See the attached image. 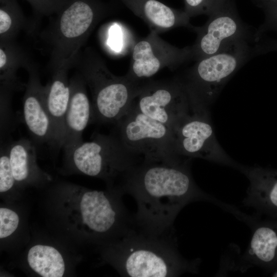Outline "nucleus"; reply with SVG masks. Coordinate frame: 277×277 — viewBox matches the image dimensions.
Listing matches in <instances>:
<instances>
[{
	"mask_svg": "<svg viewBox=\"0 0 277 277\" xmlns=\"http://www.w3.org/2000/svg\"><path fill=\"white\" fill-rule=\"evenodd\" d=\"M123 193L118 187L109 192L93 190H84L80 202L82 223L91 236L120 238L134 226L132 216L124 205Z\"/></svg>",
	"mask_w": 277,
	"mask_h": 277,
	"instance_id": "obj_8",
	"label": "nucleus"
},
{
	"mask_svg": "<svg viewBox=\"0 0 277 277\" xmlns=\"http://www.w3.org/2000/svg\"><path fill=\"white\" fill-rule=\"evenodd\" d=\"M26 69L29 77L23 98L24 122L35 143L55 149L52 124L46 105L45 86L42 84L34 63Z\"/></svg>",
	"mask_w": 277,
	"mask_h": 277,
	"instance_id": "obj_13",
	"label": "nucleus"
},
{
	"mask_svg": "<svg viewBox=\"0 0 277 277\" xmlns=\"http://www.w3.org/2000/svg\"><path fill=\"white\" fill-rule=\"evenodd\" d=\"M259 50L262 54L277 52V39L268 38L262 41L259 46Z\"/></svg>",
	"mask_w": 277,
	"mask_h": 277,
	"instance_id": "obj_26",
	"label": "nucleus"
},
{
	"mask_svg": "<svg viewBox=\"0 0 277 277\" xmlns=\"http://www.w3.org/2000/svg\"><path fill=\"white\" fill-rule=\"evenodd\" d=\"M237 169L250 182L244 204L268 217L277 219V170L240 164Z\"/></svg>",
	"mask_w": 277,
	"mask_h": 277,
	"instance_id": "obj_16",
	"label": "nucleus"
},
{
	"mask_svg": "<svg viewBox=\"0 0 277 277\" xmlns=\"http://www.w3.org/2000/svg\"><path fill=\"white\" fill-rule=\"evenodd\" d=\"M70 68L63 66L52 70L51 79L45 85L46 105L52 124L55 149L62 148L65 136V119L71 93Z\"/></svg>",
	"mask_w": 277,
	"mask_h": 277,
	"instance_id": "obj_17",
	"label": "nucleus"
},
{
	"mask_svg": "<svg viewBox=\"0 0 277 277\" xmlns=\"http://www.w3.org/2000/svg\"><path fill=\"white\" fill-rule=\"evenodd\" d=\"M30 267L43 277H62L65 264L61 253L53 247L38 244L32 246L27 254Z\"/></svg>",
	"mask_w": 277,
	"mask_h": 277,
	"instance_id": "obj_21",
	"label": "nucleus"
},
{
	"mask_svg": "<svg viewBox=\"0 0 277 277\" xmlns=\"http://www.w3.org/2000/svg\"><path fill=\"white\" fill-rule=\"evenodd\" d=\"M100 19L93 7L84 0L74 1L62 11L44 35L50 49L49 65L51 70L72 67Z\"/></svg>",
	"mask_w": 277,
	"mask_h": 277,
	"instance_id": "obj_6",
	"label": "nucleus"
},
{
	"mask_svg": "<svg viewBox=\"0 0 277 277\" xmlns=\"http://www.w3.org/2000/svg\"><path fill=\"white\" fill-rule=\"evenodd\" d=\"M70 98L65 119V133L62 148L69 152L83 142L82 135L92 123V110L86 90V84L77 72L70 78Z\"/></svg>",
	"mask_w": 277,
	"mask_h": 277,
	"instance_id": "obj_14",
	"label": "nucleus"
},
{
	"mask_svg": "<svg viewBox=\"0 0 277 277\" xmlns=\"http://www.w3.org/2000/svg\"><path fill=\"white\" fill-rule=\"evenodd\" d=\"M236 216L251 227L252 234L244 260L272 271L277 269V219L260 220L243 215Z\"/></svg>",
	"mask_w": 277,
	"mask_h": 277,
	"instance_id": "obj_15",
	"label": "nucleus"
},
{
	"mask_svg": "<svg viewBox=\"0 0 277 277\" xmlns=\"http://www.w3.org/2000/svg\"><path fill=\"white\" fill-rule=\"evenodd\" d=\"M277 0H258L261 5L264 8Z\"/></svg>",
	"mask_w": 277,
	"mask_h": 277,
	"instance_id": "obj_27",
	"label": "nucleus"
},
{
	"mask_svg": "<svg viewBox=\"0 0 277 277\" xmlns=\"http://www.w3.org/2000/svg\"><path fill=\"white\" fill-rule=\"evenodd\" d=\"M190 161H143L125 174L118 187L136 203V227L155 235L173 233L174 220L184 206L196 201L217 202L195 184Z\"/></svg>",
	"mask_w": 277,
	"mask_h": 277,
	"instance_id": "obj_1",
	"label": "nucleus"
},
{
	"mask_svg": "<svg viewBox=\"0 0 277 277\" xmlns=\"http://www.w3.org/2000/svg\"><path fill=\"white\" fill-rule=\"evenodd\" d=\"M154 31L134 45L126 75L142 82L164 68L174 69L192 60L191 47L180 48L166 42Z\"/></svg>",
	"mask_w": 277,
	"mask_h": 277,
	"instance_id": "obj_12",
	"label": "nucleus"
},
{
	"mask_svg": "<svg viewBox=\"0 0 277 277\" xmlns=\"http://www.w3.org/2000/svg\"><path fill=\"white\" fill-rule=\"evenodd\" d=\"M72 67L76 68L92 96V123L115 124L129 110L143 82L126 74L116 76L90 47L81 51Z\"/></svg>",
	"mask_w": 277,
	"mask_h": 277,
	"instance_id": "obj_3",
	"label": "nucleus"
},
{
	"mask_svg": "<svg viewBox=\"0 0 277 277\" xmlns=\"http://www.w3.org/2000/svg\"><path fill=\"white\" fill-rule=\"evenodd\" d=\"M9 161L16 183H39L48 177L36 164V149L34 143L26 138L8 143Z\"/></svg>",
	"mask_w": 277,
	"mask_h": 277,
	"instance_id": "obj_20",
	"label": "nucleus"
},
{
	"mask_svg": "<svg viewBox=\"0 0 277 277\" xmlns=\"http://www.w3.org/2000/svg\"><path fill=\"white\" fill-rule=\"evenodd\" d=\"M32 62L14 40L0 41V94L12 96L14 92L25 89L26 84L17 76L18 69H26Z\"/></svg>",
	"mask_w": 277,
	"mask_h": 277,
	"instance_id": "obj_19",
	"label": "nucleus"
},
{
	"mask_svg": "<svg viewBox=\"0 0 277 277\" xmlns=\"http://www.w3.org/2000/svg\"><path fill=\"white\" fill-rule=\"evenodd\" d=\"M0 192L11 190L16 183L9 161L8 143L3 144L0 149Z\"/></svg>",
	"mask_w": 277,
	"mask_h": 277,
	"instance_id": "obj_23",
	"label": "nucleus"
},
{
	"mask_svg": "<svg viewBox=\"0 0 277 277\" xmlns=\"http://www.w3.org/2000/svg\"><path fill=\"white\" fill-rule=\"evenodd\" d=\"M115 132L124 146L144 161L169 164L183 160L173 150L172 129L140 111L133 103L115 124Z\"/></svg>",
	"mask_w": 277,
	"mask_h": 277,
	"instance_id": "obj_7",
	"label": "nucleus"
},
{
	"mask_svg": "<svg viewBox=\"0 0 277 277\" xmlns=\"http://www.w3.org/2000/svg\"><path fill=\"white\" fill-rule=\"evenodd\" d=\"M173 150L183 159L197 157L237 168L233 160L219 145L209 112H192L172 129Z\"/></svg>",
	"mask_w": 277,
	"mask_h": 277,
	"instance_id": "obj_9",
	"label": "nucleus"
},
{
	"mask_svg": "<svg viewBox=\"0 0 277 277\" xmlns=\"http://www.w3.org/2000/svg\"><path fill=\"white\" fill-rule=\"evenodd\" d=\"M64 156L71 170L102 179L111 188L115 187L116 180H120V185L125 174L140 163L139 155L129 151L115 132L109 134L95 132L91 141L82 142Z\"/></svg>",
	"mask_w": 277,
	"mask_h": 277,
	"instance_id": "obj_5",
	"label": "nucleus"
},
{
	"mask_svg": "<svg viewBox=\"0 0 277 277\" xmlns=\"http://www.w3.org/2000/svg\"><path fill=\"white\" fill-rule=\"evenodd\" d=\"M19 216L14 211L7 208H0V238H6L18 227Z\"/></svg>",
	"mask_w": 277,
	"mask_h": 277,
	"instance_id": "obj_24",
	"label": "nucleus"
},
{
	"mask_svg": "<svg viewBox=\"0 0 277 277\" xmlns=\"http://www.w3.org/2000/svg\"><path fill=\"white\" fill-rule=\"evenodd\" d=\"M190 28L197 33L191 46L192 60L195 61L216 54L238 41L248 40L252 35L239 17L232 0L209 16L204 26H192Z\"/></svg>",
	"mask_w": 277,
	"mask_h": 277,
	"instance_id": "obj_11",
	"label": "nucleus"
},
{
	"mask_svg": "<svg viewBox=\"0 0 277 277\" xmlns=\"http://www.w3.org/2000/svg\"><path fill=\"white\" fill-rule=\"evenodd\" d=\"M107 257L121 275L172 277L196 273L199 260H188L177 249L174 233L155 235L134 226L113 241Z\"/></svg>",
	"mask_w": 277,
	"mask_h": 277,
	"instance_id": "obj_2",
	"label": "nucleus"
},
{
	"mask_svg": "<svg viewBox=\"0 0 277 277\" xmlns=\"http://www.w3.org/2000/svg\"><path fill=\"white\" fill-rule=\"evenodd\" d=\"M133 104L145 115L172 129L191 111L188 95L177 77L144 81Z\"/></svg>",
	"mask_w": 277,
	"mask_h": 277,
	"instance_id": "obj_10",
	"label": "nucleus"
},
{
	"mask_svg": "<svg viewBox=\"0 0 277 277\" xmlns=\"http://www.w3.org/2000/svg\"><path fill=\"white\" fill-rule=\"evenodd\" d=\"M244 39L196 61L182 77H177L188 95L191 110L209 112V107L228 81L249 58L252 51Z\"/></svg>",
	"mask_w": 277,
	"mask_h": 277,
	"instance_id": "obj_4",
	"label": "nucleus"
},
{
	"mask_svg": "<svg viewBox=\"0 0 277 277\" xmlns=\"http://www.w3.org/2000/svg\"><path fill=\"white\" fill-rule=\"evenodd\" d=\"M264 9L265 12V21L254 34L255 42L259 41L266 32L274 31L277 33V1Z\"/></svg>",
	"mask_w": 277,
	"mask_h": 277,
	"instance_id": "obj_25",
	"label": "nucleus"
},
{
	"mask_svg": "<svg viewBox=\"0 0 277 277\" xmlns=\"http://www.w3.org/2000/svg\"><path fill=\"white\" fill-rule=\"evenodd\" d=\"M125 4L157 33L177 27L191 28L184 11L173 9L157 0H123Z\"/></svg>",
	"mask_w": 277,
	"mask_h": 277,
	"instance_id": "obj_18",
	"label": "nucleus"
},
{
	"mask_svg": "<svg viewBox=\"0 0 277 277\" xmlns=\"http://www.w3.org/2000/svg\"><path fill=\"white\" fill-rule=\"evenodd\" d=\"M229 0H184L185 12L190 17L200 14L210 16Z\"/></svg>",
	"mask_w": 277,
	"mask_h": 277,
	"instance_id": "obj_22",
	"label": "nucleus"
}]
</instances>
